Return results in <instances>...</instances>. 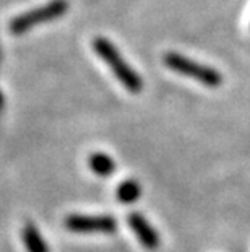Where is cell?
Wrapping results in <instances>:
<instances>
[{
  "instance_id": "6da1fadb",
  "label": "cell",
  "mask_w": 250,
  "mask_h": 252,
  "mask_svg": "<svg viewBox=\"0 0 250 252\" xmlns=\"http://www.w3.org/2000/svg\"><path fill=\"white\" fill-rule=\"evenodd\" d=\"M93 47H94V52L108 63L112 73L117 77V80L124 85V88L127 91H130V93H140L143 90V80L140 78V75L124 61V57L119 54V51H117V47L112 42H109L108 39H104V37H98V39H94Z\"/></svg>"
},
{
  "instance_id": "7a4b0ae2",
  "label": "cell",
  "mask_w": 250,
  "mask_h": 252,
  "mask_svg": "<svg viewBox=\"0 0 250 252\" xmlns=\"http://www.w3.org/2000/svg\"><path fill=\"white\" fill-rule=\"evenodd\" d=\"M164 63L171 68V70L177 72L185 77H190L196 80V82L206 85L210 88H216L222 83V75L208 65H201L198 62H194L190 59L175 54V52H169L164 56Z\"/></svg>"
},
{
  "instance_id": "3957f363",
  "label": "cell",
  "mask_w": 250,
  "mask_h": 252,
  "mask_svg": "<svg viewBox=\"0 0 250 252\" xmlns=\"http://www.w3.org/2000/svg\"><path fill=\"white\" fill-rule=\"evenodd\" d=\"M67 8H68L67 0H52V2L42 5L39 8H34L31 12H26L23 15H20V17L13 18L12 23H10V31L13 34H23L25 31L34 28V26L62 17L67 12Z\"/></svg>"
},
{
  "instance_id": "277c9868",
  "label": "cell",
  "mask_w": 250,
  "mask_h": 252,
  "mask_svg": "<svg viewBox=\"0 0 250 252\" xmlns=\"http://www.w3.org/2000/svg\"><path fill=\"white\" fill-rule=\"evenodd\" d=\"M63 224L68 231L83 234H112L117 231V220L111 215H68Z\"/></svg>"
},
{
  "instance_id": "5b68a950",
  "label": "cell",
  "mask_w": 250,
  "mask_h": 252,
  "mask_svg": "<svg viewBox=\"0 0 250 252\" xmlns=\"http://www.w3.org/2000/svg\"><path fill=\"white\" fill-rule=\"evenodd\" d=\"M127 223H129V226L132 228V231L135 233V236L141 243L143 248H146L150 251H154V249L159 248L161 239H159L158 231L151 226L150 221H148L141 213H138V212L129 213V217H127Z\"/></svg>"
},
{
  "instance_id": "8992f818",
  "label": "cell",
  "mask_w": 250,
  "mask_h": 252,
  "mask_svg": "<svg viewBox=\"0 0 250 252\" xmlns=\"http://www.w3.org/2000/svg\"><path fill=\"white\" fill-rule=\"evenodd\" d=\"M21 238H23L25 248L28 252H49L44 238L41 236L39 229L34 223H25L23 229H21Z\"/></svg>"
},
{
  "instance_id": "52a82bcc",
  "label": "cell",
  "mask_w": 250,
  "mask_h": 252,
  "mask_svg": "<svg viewBox=\"0 0 250 252\" xmlns=\"http://www.w3.org/2000/svg\"><path fill=\"white\" fill-rule=\"evenodd\" d=\"M88 164L91 168L93 173H96L98 176H111L115 171V163L114 159L106 153H93L88 158Z\"/></svg>"
},
{
  "instance_id": "ba28073f",
  "label": "cell",
  "mask_w": 250,
  "mask_h": 252,
  "mask_svg": "<svg viewBox=\"0 0 250 252\" xmlns=\"http://www.w3.org/2000/svg\"><path fill=\"white\" fill-rule=\"evenodd\" d=\"M141 195V187L137 181H124L122 184L117 187V200L129 205V203H134L138 200Z\"/></svg>"
}]
</instances>
